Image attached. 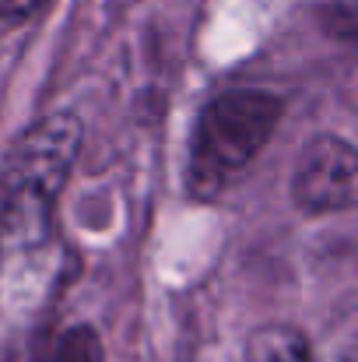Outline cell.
Masks as SVG:
<instances>
[{
	"label": "cell",
	"mask_w": 358,
	"mask_h": 362,
	"mask_svg": "<svg viewBox=\"0 0 358 362\" xmlns=\"http://www.w3.org/2000/svg\"><path fill=\"white\" fill-rule=\"evenodd\" d=\"M81 151V120L46 113L14 144L0 180V303H46L56 197Z\"/></svg>",
	"instance_id": "6da1fadb"
},
{
	"label": "cell",
	"mask_w": 358,
	"mask_h": 362,
	"mask_svg": "<svg viewBox=\"0 0 358 362\" xmlns=\"http://www.w3.org/2000/svg\"><path fill=\"white\" fill-rule=\"evenodd\" d=\"M285 113V103L263 88H232L215 95L193 127L186 183L197 197L222 194L263 151Z\"/></svg>",
	"instance_id": "7a4b0ae2"
},
{
	"label": "cell",
	"mask_w": 358,
	"mask_h": 362,
	"mask_svg": "<svg viewBox=\"0 0 358 362\" xmlns=\"http://www.w3.org/2000/svg\"><path fill=\"white\" fill-rule=\"evenodd\" d=\"M355 148L345 137H316L292 173V201L309 215L348 211L355 204Z\"/></svg>",
	"instance_id": "3957f363"
},
{
	"label": "cell",
	"mask_w": 358,
	"mask_h": 362,
	"mask_svg": "<svg viewBox=\"0 0 358 362\" xmlns=\"http://www.w3.org/2000/svg\"><path fill=\"white\" fill-rule=\"evenodd\" d=\"M246 362H316V352L299 327L263 324L246 338Z\"/></svg>",
	"instance_id": "277c9868"
},
{
	"label": "cell",
	"mask_w": 358,
	"mask_h": 362,
	"mask_svg": "<svg viewBox=\"0 0 358 362\" xmlns=\"http://www.w3.org/2000/svg\"><path fill=\"white\" fill-rule=\"evenodd\" d=\"M49 362H106V356H102V341H99L95 327L78 324V327L64 331Z\"/></svg>",
	"instance_id": "5b68a950"
},
{
	"label": "cell",
	"mask_w": 358,
	"mask_h": 362,
	"mask_svg": "<svg viewBox=\"0 0 358 362\" xmlns=\"http://www.w3.org/2000/svg\"><path fill=\"white\" fill-rule=\"evenodd\" d=\"M46 7V0H0V21H25L32 14H39Z\"/></svg>",
	"instance_id": "8992f818"
}]
</instances>
